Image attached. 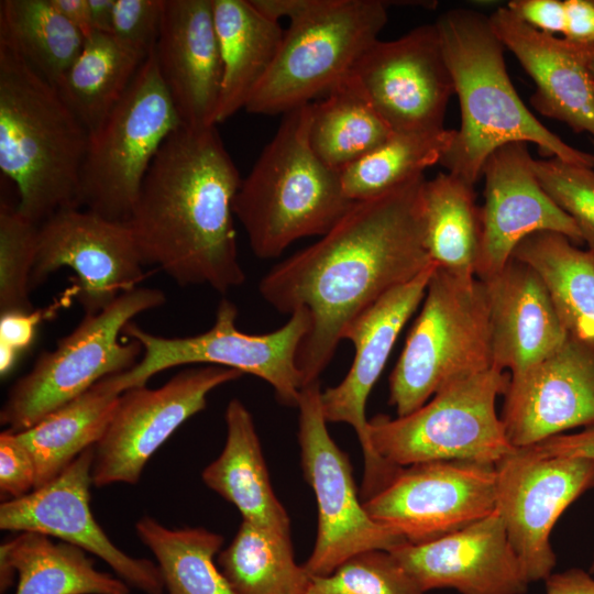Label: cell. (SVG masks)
<instances>
[{"label":"cell","instance_id":"1","mask_svg":"<svg viewBox=\"0 0 594 594\" xmlns=\"http://www.w3.org/2000/svg\"><path fill=\"white\" fill-rule=\"evenodd\" d=\"M425 182L421 174L355 201L316 243L262 277L258 292L268 305L288 316L297 310L308 315L296 354L302 387L319 381L358 316L435 264L425 244Z\"/></svg>","mask_w":594,"mask_h":594},{"label":"cell","instance_id":"2","mask_svg":"<svg viewBox=\"0 0 594 594\" xmlns=\"http://www.w3.org/2000/svg\"><path fill=\"white\" fill-rule=\"evenodd\" d=\"M239 170L217 127L180 125L156 153L128 223L143 265L180 286L242 285L233 222Z\"/></svg>","mask_w":594,"mask_h":594},{"label":"cell","instance_id":"3","mask_svg":"<svg viewBox=\"0 0 594 594\" xmlns=\"http://www.w3.org/2000/svg\"><path fill=\"white\" fill-rule=\"evenodd\" d=\"M461 108V127L440 163L471 185L498 147L536 144L550 157L594 168V154L580 151L548 130L528 110L508 76L505 46L488 15L453 9L435 22Z\"/></svg>","mask_w":594,"mask_h":594},{"label":"cell","instance_id":"4","mask_svg":"<svg viewBox=\"0 0 594 594\" xmlns=\"http://www.w3.org/2000/svg\"><path fill=\"white\" fill-rule=\"evenodd\" d=\"M89 131L57 88L0 44V169L18 188V211L40 226L82 208L80 175Z\"/></svg>","mask_w":594,"mask_h":594},{"label":"cell","instance_id":"5","mask_svg":"<svg viewBox=\"0 0 594 594\" xmlns=\"http://www.w3.org/2000/svg\"><path fill=\"white\" fill-rule=\"evenodd\" d=\"M311 109L308 103L283 114L237 191L234 217L260 258L277 257L299 239L324 235L355 202L344 194L340 173L310 146Z\"/></svg>","mask_w":594,"mask_h":594},{"label":"cell","instance_id":"6","mask_svg":"<svg viewBox=\"0 0 594 594\" xmlns=\"http://www.w3.org/2000/svg\"><path fill=\"white\" fill-rule=\"evenodd\" d=\"M491 367L484 283L436 265L421 310L389 376V405L398 417L406 416L447 384Z\"/></svg>","mask_w":594,"mask_h":594},{"label":"cell","instance_id":"7","mask_svg":"<svg viewBox=\"0 0 594 594\" xmlns=\"http://www.w3.org/2000/svg\"><path fill=\"white\" fill-rule=\"evenodd\" d=\"M276 58L244 110L287 113L326 96L352 72L387 22L381 0H300Z\"/></svg>","mask_w":594,"mask_h":594},{"label":"cell","instance_id":"8","mask_svg":"<svg viewBox=\"0 0 594 594\" xmlns=\"http://www.w3.org/2000/svg\"><path fill=\"white\" fill-rule=\"evenodd\" d=\"M164 302L160 289L135 287L102 311L85 315L12 385L0 411L4 430H26L101 380L132 369L143 348L136 340L121 342L119 336L134 317Z\"/></svg>","mask_w":594,"mask_h":594},{"label":"cell","instance_id":"9","mask_svg":"<svg viewBox=\"0 0 594 594\" xmlns=\"http://www.w3.org/2000/svg\"><path fill=\"white\" fill-rule=\"evenodd\" d=\"M509 380L491 367L447 384L406 416L373 417L367 422L373 451L399 468L432 461L496 464L516 449L496 411Z\"/></svg>","mask_w":594,"mask_h":594},{"label":"cell","instance_id":"10","mask_svg":"<svg viewBox=\"0 0 594 594\" xmlns=\"http://www.w3.org/2000/svg\"><path fill=\"white\" fill-rule=\"evenodd\" d=\"M180 125L152 53L118 103L89 131L80 175L81 207L128 221L156 153Z\"/></svg>","mask_w":594,"mask_h":594},{"label":"cell","instance_id":"11","mask_svg":"<svg viewBox=\"0 0 594 594\" xmlns=\"http://www.w3.org/2000/svg\"><path fill=\"white\" fill-rule=\"evenodd\" d=\"M237 306L223 298L215 322L207 331L190 337H161L145 331L132 321L123 333L143 348L140 361L129 371L105 378L118 394L145 386L151 377L175 366L217 365L234 369L267 382L279 403L296 406L302 388L296 366L298 348L309 328L304 310L292 314L278 329L250 334L237 328Z\"/></svg>","mask_w":594,"mask_h":594},{"label":"cell","instance_id":"12","mask_svg":"<svg viewBox=\"0 0 594 594\" xmlns=\"http://www.w3.org/2000/svg\"><path fill=\"white\" fill-rule=\"evenodd\" d=\"M320 382L301 388L297 408L301 468L318 506V532L304 564L311 576L333 572L349 558L369 550L392 551L407 540L374 520L359 498L350 460L328 432Z\"/></svg>","mask_w":594,"mask_h":594},{"label":"cell","instance_id":"13","mask_svg":"<svg viewBox=\"0 0 594 594\" xmlns=\"http://www.w3.org/2000/svg\"><path fill=\"white\" fill-rule=\"evenodd\" d=\"M496 509L529 583L544 581L557 563L550 543L560 515L594 487V460L544 455L516 448L495 464Z\"/></svg>","mask_w":594,"mask_h":594},{"label":"cell","instance_id":"14","mask_svg":"<svg viewBox=\"0 0 594 594\" xmlns=\"http://www.w3.org/2000/svg\"><path fill=\"white\" fill-rule=\"evenodd\" d=\"M242 372L217 365L187 367L157 388L120 395L114 416L95 446L92 484H136L151 457L187 419L204 410L215 388Z\"/></svg>","mask_w":594,"mask_h":594},{"label":"cell","instance_id":"15","mask_svg":"<svg viewBox=\"0 0 594 594\" xmlns=\"http://www.w3.org/2000/svg\"><path fill=\"white\" fill-rule=\"evenodd\" d=\"M363 505L374 520L408 542L430 541L496 509L495 464L432 461L403 466Z\"/></svg>","mask_w":594,"mask_h":594},{"label":"cell","instance_id":"16","mask_svg":"<svg viewBox=\"0 0 594 594\" xmlns=\"http://www.w3.org/2000/svg\"><path fill=\"white\" fill-rule=\"evenodd\" d=\"M67 267L75 273V298L96 315L143 279V263L128 221L81 208L61 210L38 226L31 289Z\"/></svg>","mask_w":594,"mask_h":594},{"label":"cell","instance_id":"17","mask_svg":"<svg viewBox=\"0 0 594 594\" xmlns=\"http://www.w3.org/2000/svg\"><path fill=\"white\" fill-rule=\"evenodd\" d=\"M348 77L393 132L444 128L454 84L435 23L375 41Z\"/></svg>","mask_w":594,"mask_h":594},{"label":"cell","instance_id":"18","mask_svg":"<svg viewBox=\"0 0 594 594\" xmlns=\"http://www.w3.org/2000/svg\"><path fill=\"white\" fill-rule=\"evenodd\" d=\"M436 265L386 293L346 327L342 340L348 339L354 346L352 365L338 385L321 391L327 422L349 424L358 435L364 454L363 502L378 493L400 469L373 451L367 435L366 402L402 329L422 302Z\"/></svg>","mask_w":594,"mask_h":594},{"label":"cell","instance_id":"19","mask_svg":"<svg viewBox=\"0 0 594 594\" xmlns=\"http://www.w3.org/2000/svg\"><path fill=\"white\" fill-rule=\"evenodd\" d=\"M94 453L95 447L85 450L51 482L22 497L3 501L0 529L58 538L97 556L129 586L145 594H163L164 583L157 564L120 550L92 515Z\"/></svg>","mask_w":594,"mask_h":594},{"label":"cell","instance_id":"20","mask_svg":"<svg viewBox=\"0 0 594 594\" xmlns=\"http://www.w3.org/2000/svg\"><path fill=\"white\" fill-rule=\"evenodd\" d=\"M501 419L514 448L594 426V339L568 334L554 353L512 374Z\"/></svg>","mask_w":594,"mask_h":594},{"label":"cell","instance_id":"21","mask_svg":"<svg viewBox=\"0 0 594 594\" xmlns=\"http://www.w3.org/2000/svg\"><path fill=\"white\" fill-rule=\"evenodd\" d=\"M485 202L481 207L482 237L475 276L498 273L516 246L539 231L559 232L575 245L584 243L574 220L544 191L527 143L512 142L495 150L483 167Z\"/></svg>","mask_w":594,"mask_h":594},{"label":"cell","instance_id":"22","mask_svg":"<svg viewBox=\"0 0 594 594\" xmlns=\"http://www.w3.org/2000/svg\"><path fill=\"white\" fill-rule=\"evenodd\" d=\"M422 592L525 594L529 582L507 539L497 509L460 530L389 551Z\"/></svg>","mask_w":594,"mask_h":594},{"label":"cell","instance_id":"23","mask_svg":"<svg viewBox=\"0 0 594 594\" xmlns=\"http://www.w3.org/2000/svg\"><path fill=\"white\" fill-rule=\"evenodd\" d=\"M504 44L536 84L531 106L542 116L594 139V79L590 69L594 45L542 33L507 7L488 15Z\"/></svg>","mask_w":594,"mask_h":594},{"label":"cell","instance_id":"24","mask_svg":"<svg viewBox=\"0 0 594 594\" xmlns=\"http://www.w3.org/2000/svg\"><path fill=\"white\" fill-rule=\"evenodd\" d=\"M153 53L182 123L217 127L222 66L211 0H165Z\"/></svg>","mask_w":594,"mask_h":594},{"label":"cell","instance_id":"25","mask_svg":"<svg viewBox=\"0 0 594 594\" xmlns=\"http://www.w3.org/2000/svg\"><path fill=\"white\" fill-rule=\"evenodd\" d=\"M485 285L492 367L510 375L542 361L564 343V330L538 273L510 257Z\"/></svg>","mask_w":594,"mask_h":594},{"label":"cell","instance_id":"26","mask_svg":"<svg viewBox=\"0 0 594 594\" xmlns=\"http://www.w3.org/2000/svg\"><path fill=\"white\" fill-rule=\"evenodd\" d=\"M222 76L215 124L244 109L272 67L284 31L251 0H211Z\"/></svg>","mask_w":594,"mask_h":594},{"label":"cell","instance_id":"27","mask_svg":"<svg viewBox=\"0 0 594 594\" xmlns=\"http://www.w3.org/2000/svg\"><path fill=\"white\" fill-rule=\"evenodd\" d=\"M224 419L226 443L204 469V483L233 504L242 520L289 534V517L272 487L251 413L233 398Z\"/></svg>","mask_w":594,"mask_h":594},{"label":"cell","instance_id":"28","mask_svg":"<svg viewBox=\"0 0 594 594\" xmlns=\"http://www.w3.org/2000/svg\"><path fill=\"white\" fill-rule=\"evenodd\" d=\"M14 574L15 594H130L124 581L99 571L79 547L32 531H22L0 547L2 593Z\"/></svg>","mask_w":594,"mask_h":594},{"label":"cell","instance_id":"29","mask_svg":"<svg viewBox=\"0 0 594 594\" xmlns=\"http://www.w3.org/2000/svg\"><path fill=\"white\" fill-rule=\"evenodd\" d=\"M120 395L103 378L29 429L16 432L35 462L34 488L54 480L99 442L114 416Z\"/></svg>","mask_w":594,"mask_h":594},{"label":"cell","instance_id":"30","mask_svg":"<svg viewBox=\"0 0 594 594\" xmlns=\"http://www.w3.org/2000/svg\"><path fill=\"white\" fill-rule=\"evenodd\" d=\"M512 257L541 277L569 336L594 339V251L581 250L562 233L539 231L525 238Z\"/></svg>","mask_w":594,"mask_h":594},{"label":"cell","instance_id":"31","mask_svg":"<svg viewBox=\"0 0 594 594\" xmlns=\"http://www.w3.org/2000/svg\"><path fill=\"white\" fill-rule=\"evenodd\" d=\"M425 244L431 261L458 275L475 276L482 218L474 185L452 173L425 182Z\"/></svg>","mask_w":594,"mask_h":594},{"label":"cell","instance_id":"32","mask_svg":"<svg viewBox=\"0 0 594 594\" xmlns=\"http://www.w3.org/2000/svg\"><path fill=\"white\" fill-rule=\"evenodd\" d=\"M146 57L111 34L96 32L55 85L61 97L91 131L124 95Z\"/></svg>","mask_w":594,"mask_h":594},{"label":"cell","instance_id":"33","mask_svg":"<svg viewBox=\"0 0 594 594\" xmlns=\"http://www.w3.org/2000/svg\"><path fill=\"white\" fill-rule=\"evenodd\" d=\"M217 562L235 594H305L311 580L294 559L289 534L246 520Z\"/></svg>","mask_w":594,"mask_h":594},{"label":"cell","instance_id":"34","mask_svg":"<svg viewBox=\"0 0 594 594\" xmlns=\"http://www.w3.org/2000/svg\"><path fill=\"white\" fill-rule=\"evenodd\" d=\"M392 134L393 131L349 77L322 101L312 102L310 146L326 165L339 173L383 144Z\"/></svg>","mask_w":594,"mask_h":594},{"label":"cell","instance_id":"35","mask_svg":"<svg viewBox=\"0 0 594 594\" xmlns=\"http://www.w3.org/2000/svg\"><path fill=\"white\" fill-rule=\"evenodd\" d=\"M135 531L156 560L166 594H235L215 562L221 535L202 527L168 528L150 516L136 521Z\"/></svg>","mask_w":594,"mask_h":594},{"label":"cell","instance_id":"36","mask_svg":"<svg viewBox=\"0 0 594 594\" xmlns=\"http://www.w3.org/2000/svg\"><path fill=\"white\" fill-rule=\"evenodd\" d=\"M84 41L51 0L0 1V44L54 86L79 55Z\"/></svg>","mask_w":594,"mask_h":594},{"label":"cell","instance_id":"37","mask_svg":"<svg viewBox=\"0 0 594 594\" xmlns=\"http://www.w3.org/2000/svg\"><path fill=\"white\" fill-rule=\"evenodd\" d=\"M455 130L393 132L375 150L340 172L342 188L352 201L383 195L440 163Z\"/></svg>","mask_w":594,"mask_h":594},{"label":"cell","instance_id":"38","mask_svg":"<svg viewBox=\"0 0 594 594\" xmlns=\"http://www.w3.org/2000/svg\"><path fill=\"white\" fill-rule=\"evenodd\" d=\"M38 226L6 202L0 207V315L31 312V275Z\"/></svg>","mask_w":594,"mask_h":594},{"label":"cell","instance_id":"39","mask_svg":"<svg viewBox=\"0 0 594 594\" xmlns=\"http://www.w3.org/2000/svg\"><path fill=\"white\" fill-rule=\"evenodd\" d=\"M305 594H425L386 550L358 553L333 572L311 576Z\"/></svg>","mask_w":594,"mask_h":594},{"label":"cell","instance_id":"40","mask_svg":"<svg viewBox=\"0 0 594 594\" xmlns=\"http://www.w3.org/2000/svg\"><path fill=\"white\" fill-rule=\"evenodd\" d=\"M534 169L544 191L574 220L594 251V168L550 157L534 160Z\"/></svg>","mask_w":594,"mask_h":594},{"label":"cell","instance_id":"41","mask_svg":"<svg viewBox=\"0 0 594 594\" xmlns=\"http://www.w3.org/2000/svg\"><path fill=\"white\" fill-rule=\"evenodd\" d=\"M164 9L165 0H116L111 35L147 57L155 50Z\"/></svg>","mask_w":594,"mask_h":594},{"label":"cell","instance_id":"42","mask_svg":"<svg viewBox=\"0 0 594 594\" xmlns=\"http://www.w3.org/2000/svg\"><path fill=\"white\" fill-rule=\"evenodd\" d=\"M36 466L33 455L16 432L0 433V492L4 501L22 497L35 487ZM3 502V501H2Z\"/></svg>","mask_w":594,"mask_h":594},{"label":"cell","instance_id":"43","mask_svg":"<svg viewBox=\"0 0 594 594\" xmlns=\"http://www.w3.org/2000/svg\"><path fill=\"white\" fill-rule=\"evenodd\" d=\"M517 18L550 35L563 34L565 6L560 0H513L506 6Z\"/></svg>","mask_w":594,"mask_h":594},{"label":"cell","instance_id":"44","mask_svg":"<svg viewBox=\"0 0 594 594\" xmlns=\"http://www.w3.org/2000/svg\"><path fill=\"white\" fill-rule=\"evenodd\" d=\"M41 317L40 310L0 315V344L10 346L18 353L28 349Z\"/></svg>","mask_w":594,"mask_h":594},{"label":"cell","instance_id":"45","mask_svg":"<svg viewBox=\"0 0 594 594\" xmlns=\"http://www.w3.org/2000/svg\"><path fill=\"white\" fill-rule=\"evenodd\" d=\"M530 447L544 455L581 457L594 460V426L583 428L575 433L553 436Z\"/></svg>","mask_w":594,"mask_h":594},{"label":"cell","instance_id":"46","mask_svg":"<svg viewBox=\"0 0 594 594\" xmlns=\"http://www.w3.org/2000/svg\"><path fill=\"white\" fill-rule=\"evenodd\" d=\"M564 38L594 45V0H565Z\"/></svg>","mask_w":594,"mask_h":594},{"label":"cell","instance_id":"47","mask_svg":"<svg viewBox=\"0 0 594 594\" xmlns=\"http://www.w3.org/2000/svg\"><path fill=\"white\" fill-rule=\"evenodd\" d=\"M546 594H594V579L582 569L552 572L546 580Z\"/></svg>","mask_w":594,"mask_h":594},{"label":"cell","instance_id":"48","mask_svg":"<svg viewBox=\"0 0 594 594\" xmlns=\"http://www.w3.org/2000/svg\"><path fill=\"white\" fill-rule=\"evenodd\" d=\"M59 13L82 35L84 40L95 32L90 21L88 0H51Z\"/></svg>","mask_w":594,"mask_h":594},{"label":"cell","instance_id":"49","mask_svg":"<svg viewBox=\"0 0 594 594\" xmlns=\"http://www.w3.org/2000/svg\"><path fill=\"white\" fill-rule=\"evenodd\" d=\"M116 0H88L94 32L111 34Z\"/></svg>","mask_w":594,"mask_h":594},{"label":"cell","instance_id":"50","mask_svg":"<svg viewBox=\"0 0 594 594\" xmlns=\"http://www.w3.org/2000/svg\"><path fill=\"white\" fill-rule=\"evenodd\" d=\"M19 354L15 350L10 346L0 344V373L1 376L7 375L15 365V362L19 358Z\"/></svg>","mask_w":594,"mask_h":594},{"label":"cell","instance_id":"51","mask_svg":"<svg viewBox=\"0 0 594 594\" xmlns=\"http://www.w3.org/2000/svg\"><path fill=\"white\" fill-rule=\"evenodd\" d=\"M590 69H591V73H592V76H593V79H594V51H593V54H592V57H591Z\"/></svg>","mask_w":594,"mask_h":594},{"label":"cell","instance_id":"52","mask_svg":"<svg viewBox=\"0 0 594 594\" xmlns=\"http://www.w3.org/2000/svg\"><path fill=\"white\" fill-rule=\"evenodd\" d=\"M588 572H590L591 574H594V554H593V560H592V563H591V566H590Z\"/></svg>","mask_w":594,"mask_h":594}]
</instances>
